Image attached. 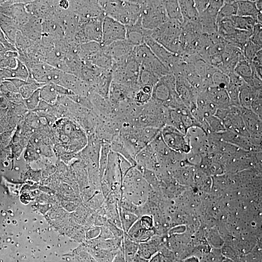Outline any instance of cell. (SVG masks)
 <instances>
[{
  "label": "cell",
  "mask_w": 262,
  "mask_h": 262,
  "mask_svg": "<svg viewBox=\"0 0 262 262\" xmlns=\"http://www.w3.org/2000/svg\"><path fill=\"white\" fill-rule=\"evenodd\" d=\"M215 115L222 121L226 130L250 137L245 127L240 106L229 105L217 109Z\"/></svg>",
  "instance_id": "cell-7"
},
{
  "label": "cell",
  "mask_w": 262,
  "mask_h": 262,
  "mask_svg": "<svg viewBox=\"0 0 262 262\" xmlns=\"http://www.w3.org/2000/svg\"><path fill=\"white\" fill-rule=\"evenodd\" d=\"M141 22L144 29L153 30L168 20L163 0H143Z\"/></svg>",
  "instance_id": "cell-5"
},
{
  "label": "cell",
  "mask_w": 262,
  "mask_h": 262,
  "mask_svg": "<svg viewBox=\"0 0 262 262\" xmlns=\"http://www.w3.org/2000/svg\"><path fill=\"white\" fill-rule=\"evenodd\" d=\"M208 128V133H220L226 130L222 121L215 115L204 117Z\"/></svg>",
  "instance_id": "cell-39"
},
{
  "label": "cell",
  "mask_w": 262,
  "mask_h": 262,
  "mask_svg": "<svg viewBox=\"0 0 262 262\" xmlns=\"http://www.w3.org/2000/svg\"><path fill=\"white\" fill-rule=\"evenodd\" d=\"M19 31L31 40L39 42L43 36L42 20L30 15L29 20L20 28Z\"/></svg>",
  "instance_id": "cell-19"
},
{
  "label": "cell",
  "mask_w": 262,
  "mask_h": 262,
  "mask_svg": "<svg viewBox=\"0 0 262 262\" xmlns=\"http://www.w3.org/2000/svg\"><path fill=\"white\" fill-rule=\"evenodd\" d=\"M141 173L136 169H130L123 176L122 180V193L127 199L138 206L147 200L148 186L147 180L142 178Z\"/></svg>",
  "instance_id": "cell-3"
},
{
  "label": "cell",
  "mask_w": 262,
  "mask_h": 262,
  "mask_svg": "<svg viewBox=\"0 0 262 262\" xmlns=\"http://www.w3.org/2000/svg\"><path fill=\"white\" fill-rule=\"evenodd\" d=\"M68 10L79 17L89 18L105 16L98 0H69Z\"/></svg>",
  "instance_id": "cell-14"
},
{
  "label": "cell",
  "mask_w": 262,
  "mask_h": 262,
  "mask_svg": "<svg viewBox=\"0 0 262 262\" xmlns=\"http://www.w3.org/2000/svg\"><path fill=\"white\" fill-rule=\"evenodd\" d=\"M245 58L243 50L239 47L226 42L222 54V66L220 71L228 76L234 72L238 63Z\"/></svg>",
  "instance_id": "cell-16"
},
{
  "label": "cell",
  "mask_w": 262,
  "mask_h": 262,
  "mask_svg": "<svg viewBox=\"0 0 262 262\" xmlns=\"http://www.w3.org/2000/svg\"><path fill=\"white\" fill-rule=\"evenodd\" d=\"M121 216L124 229L126 232L138 220V216L136 214L124 210L121 212Z\"/></svg>",
  "instance_id": "cell-45"
},
{
  "label": "cell",
  "mask_w": 262,
  "mask_h": 262,
  "mask_svg": "<svg viewBox=\"0 0 262 262\" xmlns=\"http://www.w3.org/2000/svg\"><path fill=\"white\" fill-rule=\"evenodd\" d=\"M163 2L168 19L176 20L183 24V19L178 0H166Z\"/></svg>",
  "instance_id": "cell-31"
},
{
  "label": "cell",
  "mask_w": 262,
  "mask_h": 262,
  "mask_svg": "<svg viewBox=\"0 0 262 262\" xmlns=\"http://www.w3.org/2000/svg\"><path fill=\"white\" fill-rule=\"evenodd\" d=\"M261 49V47L254 44L249 40L244 45L243 52L245 59L251 62L257 52Z\"/></svg>",
  "instance_id": "cell-42"
},
{
  "label": "cell",
  "mask_w": 262,
  "mask_h": 262,
  "mask_svg": "<svg viewBox=\"0 0 262 262\" xmlns=\"http://www.w3.org/2000/svg\"><path fill=\"white\" fill-rule=\"evenodd\" d=\"M222 262H235L231 259L224 257Z\"/></svg>",
  "instance_id": "cell-56"
},
{
  "label": "cell",
  "mask_w": 262,
  "mask_h": 262,
  "mask_svg": "<svg viewBox=\"0 0 262 262\" xmlns=\"http://www.w3.org/2000/svg\"><path fill=\"white\" fill-rule=\"evenodd\" d=\"M143 0H98L104 14L125 26L135 23L139 19Z\"/></svg>",
  "instance_id": "cell-1"
},
{
  "label": "cell",
  "mask_w": 262,
  "mask_h": 262,
  "mask_svg": "<svg viewBox=\"0 0 262 262\" xmlns=\"http://www.w3.org/2000/svg\"><path fill=\"white\" fill-rule=\"evenodd\" d=\"M162 139L172 150L180 154H186L190 151L188 139L175 127L165 125L161 130Z\"/></svg>",
  "instance_id": "cell-9"
},
{
  "label": "cell",
  "mask_w": 262,
  "mask_h": 262,
  "mask_svg": "<svg viewBox=\"0 0 262 262\" xmlns=\"http://www.w3.org/2000/svg\"><path fill=\"white\" fill-rule=\"evenodd\" d=\"M196 167L185 165L180 166L172 171L175 179L181 184H194V173Z\"/></svg>",
  "instance_id": "cell-25"
},
{
  "label": "cell",
  "mask_w": 262,
  "mask_h": 262,
  "mask_svg": "<svg viewBox=\"0 0 262 262\" xmlns=\"http://www.w3.org/2000/svg\"><path fill=\"white\" fill-rule=\"evenodd\" d=\"M205 92L217 109L230 105L229 98L226 89L212 86L208 88Z\"/></svg>",
  "instance_id": "cell-21"
},
{
  "label": "cell",
  "mask_w": 262,
  "mask_h": 262,
  "mask_svg": "<svg viewBox=\"0 0 262 262\" xmlns=\"http://www.w3.org/2000/svg\"><path fill=\"white\" fill-rule=\"evenodd\" d=\"M149 262H163L162 256L160 252L158 251L152 256Z\"/></svg>",
  "instance_id": "cell-53"
},
{
  "label": "cell",
  "mask_w": 262,
  "mask_h": 262,
  "mask_svg": "<svg viewBox=\"0 0 262 262\" xmlns=\"http://www.w3.org/2000/svg\"><path fill=\"white\" fill-rule=\"evenodd\" d=\"M40 101L39 89L34 92L29 98L24 99V102L26 107L29 110H33L36 108Z\"/></svg>",
  "instance_id": "cell-49"
},
{
  "label": "cell",
  "mask_w": 262,
  "mask_h": 262,
  "mask_svg": "<svg viewBox=\"0 0 262 262\" xmlns=\"http://www.w3.org/2000/svg\"><path fill=\"white\" fill-rule=\"evenodd\" d=\"M102 48L101 44L96 42L82 44L79 45V55L82 61H89Z\"/></svg>",
  "instance_id": "cell-28"
},
{
  "label": "cell",
  "mask_w": 262,
  "mask_h": 262,
  "mask_svg": "<svg viewBox=\"0 0 262 262\" xmlns=\"http://www.w3.org/2000/svg\"><path fill=\"white\" fill-rule=\"evenodd\" d=\"M250 110L262 118V91H259L254 99L253 100L251 107Z\"/></svg>",
  "instance_id": "cell-50"
},
{
  "label": "cell",
  "mask_w": 262,
  "mask_h": 262,
  "mask_svg": "<svg viewBox=\"0 0 262 262\" xmlns=\"http://www.w3.org/2000/svg\"><path fill=\"white\" fill-rule=\"evenodd\" d=\"M25 7L30 15L42 20L55 19L59 0H29Z\"/></svg>",
  "instance_id": "cell-10"
},
{
  "label": "cell",
  "mask_w": 262,
  "mask_h": 262,
  "mask_svg": "<svg viewBox=\"0 0 262 262\" xmlns=\"http://www.w3.org/2000/svg\"><path fill=\"white\" fill-rule=\"evenodd\" d=\"M189 144L190 151L204 156L209 153V138L208 133L198 126H193L185 134Z\"/></svg>",
  "instance_id": "cell-12"
},
{
  "label": "cell",
  "mask_w": 262,
  "mask_h": 262,
  "mask_svg": "<svg viewBox=\"0 0 262 262\" xmlns=\"http://www.w3.org/2000/svg\"><path fill=\"white\" fill-rule=\"evenodd\" d=\"M159 79L160 78L150 71L140 67L138 78L140 88L144 86H150L153 87Z\"/></svg>",
  "instance_id": "cell-35"
},
{
  "label": "cell",
  "mask_w": 262,
  "mask_h": 262,
  "mask_svg": "<svg viewBox=\"0 0 262 262\" xmlns=\"http://www.w3.org/2000/svg\"><path fill=\"white\" fill-rule=\"evenodd\" d=\"M262 26L261 24L256 23L251 32L249 40L254 44L262 47Z\"/></svg>",
  "instance_id": "cell-46"
},
{
  "label": "cell",
  "mask_w": 262,
  "mask_h": 262,
  "mask_svg": "<svg viewBox=\"0 0 262 262\" xmlns=\"http://www.w3.org/2000/svg\"><path fill=\"white\" fill-rule=\"evenodd\" d=\"M29 75V71L26 66L17 59L16 66L13 70L12 76L16 79L27 81Z\"/></svg>",
  "instance_id": "cell-43"
},
{
  "label": "cell",
  "mask_w": 262,
  "mask_h": 262,
  "mask_svg": "<svg viewBox=\"0 0 262 262\" xmlns=\"http://www.w3.org/2000/svg\"><path fill=\"white\" fill-rule=\"evenodd\" d=\"M140 224L142 228L147 230L153 229V220L152 216L144 215L139 219Z\"/></svg>",
  "instance_id": "cell-51"
},
{
  "label": "cell",
  "mask_w": 262,
  "mask_h": 262,
  "mask_svg": "<svg viewBox=\"0 0 262 262\" xmlns=\"http://www.w3.org/2000/svg\"><path fill=\"white\" fill-rule=\"evenodd\" d=\"M182 26L181 23L168 19L158 28L149 30V35L169 51L180 55Z\"/></svg>",
  "instance_id": "cell-2"
},
{
  "label": "cell",
  "mask_w": 262,
  "mask_h": 262,
  "mask_svg": "<svg viewBox=\"0 0 262 262\" xmlns=\"http://www.w3.org/2000/svg\"><path fill=\"white\" fill-rule=\"evenodd\" d=\"M134 47L126 39H124L102 46V50L114 61H116L131 54Z\"/></svg>",
  "instance_id": "cell-18"
},
{
  "label": "cell",
  "mask_w": 262,
  "mask_h": 262,
  "mask_svg": "<svg viewBox=\"0 0 262 262\" xmlns=\"http://www.w3.org/2000/svg\"><path fill=\"white\" fill-rule=\"evenodd\" d=\"M45 84L39 83L29 76L27 82L21 86L19 91L20 95L24 99L31 96L34 92L40 89Z\"/></svg>",
  "instance_id": "cell-38"
},
{
  "label": "cell",
  "mask_w": 262,
  "mask_h": 262,
  "mask_svg": "<svg viewBox=\"0 0 262 262\" xmlns=\"http://www.w3.org/2000/svg\"><path fill=\"white\" fill-rule=\"evenodd\" d=\"M144 43L172 74L175 75L179 72L183 63L180 55L169 51L156 42L149 34L145 36Z\"/></svg>",
  "instance_id": "cell-8"
},
{
  "label": "cell",
  "mask_w": 262,
  "mask_h": 262,
  "mask_svg": "<svg viewBox=\"0 0 262 262\" xmlns=\"http://www.w3.org/2000/svg\"><path fill=\"white\" fill-rule=\"evenodd\" d=\"M183 23L187 21H197L199 14L196 8L194 0H178Z\"/></svg>",
  "instance_id": "cell-27"
},
{
  "label": "cell",
  "mask_w": 262,
  "mask_h": 262,
  "mask_svg": "<svg viewBox=\"0 0 262 262\" xmlns=\"http://www.w3.org/2000/svg\"><path fill=\"white\" fill-rule=\"evenodd\" d=\"M89 62L98 68L112 71L114 61L103 51L102 48Z\"/></svg>",
  "instance_id": "cell-34"
},
{
  "label": "cell",
  "mask_w": 262,
  "mask_h": 262,
  "mask_svg": "<svg viewBox=\"0 0 262 262\" xmlns=\"http://www.w3.org/2000/svg\"><path fill=\"white\" fill-rule=\"evenodd\" d=\"M159 249L160 241L152 236L148 240L139 244L137 252L140 257L148 260L158 252Z\"/></svg>",
  "instance_id": "cell-24"
},
{
  "label": "cell",
  "mask_w": 262,
  "mask_h": 262,
  "mask_svg": "<svg viewBox=\"0 0 262 262\" xmlns=\"http://www.w3.org/2000/svg\"><path fill=\"white\" fill-rule=\"evenodd\" d=\"M151 98V95L147 94L141 89H139L135 93L133 97V100L137 106H140L147 103Z\"/></svg>",
  "instance_id": "cell-48"
},
{
  "label": "cell",
  "mask_w": 262,
  "mask_h": 262,
  "mask_svg": "<svg viewBox=\"0 0 262 262\" xmlns=\"http://www.w3.org/2000/svg\"><path fill=\"white\" fill-rule=\"evenodd\" d=\"M126 39L130 43L136 47L144 44L145 36L149 35V30L143 28L141 22V18L133 25L126 26Z\"/></svg>",
  "instance_id": "cell-20"
},
{
  "label": "cell",
  "mask_w": 262,
  "mask_h": 262,
  "mask_svg": "<svg viewBox=\"0 0 262 262\" xmlns=\"http://www.w3.org/2000/svg\"><path fill=\"white\" fill-rule=\"evenodd\" d=\"M234 27L238 30L251 32L257 23L256 19L250 16H240L237 15L229 17Z\"/></svg>",
  "instance_id": "cell-32"
},
{
  "label": "cell",
  "mask_w": 262,
  "mask_h": 262,
  "mask_svg": "<svg viewBox=\"0 0 262 262\" xmlns=\"http://www.w3.org/2000/svg\"><path fill=\"white\" fill-rule=\"evenodd\" d=\"M224 257L220 251L213 250L201 256L200 262H222Z\"/></svg>",
  "instance_id": "cell-47"
},
{
  "label": "cell",
  "mask_w": 262,
  "mask_h": 262,
  "mask_svg": "<svg viewBox=\"0 0 262 262\" xmlns=\"http://www.w3.org/2000/svg\"><path fill=\"white\" fill-rule=\"evenodd\" d=\"M236 0H224L223 4L219 11L217 22L223 19L236 15Z\"/></svg>",
  "instance_id": "cell-37"
},
{
  "label": "cell",
  "mask_w": 262,
  "mask_h": 262,
  "mask_svg": "<svg viewBox=\"0 0 262 262\" xmlns=\"http://www.w3.org/2000/svg\"><path fill=\"white\" fill-rule=\"evenodd\" d=\"M236 15L240 16H250L256 17L260 11L257 9L255 0H236Z\"/></svg>",
  "instance_id": "cell-30"
},
{
  "label": "cell",
  "mask_w": 262,
  "mask_h": 262,
  "mask_svg": "<svg viewBox=\"0 0 262 262\" xmlns=\"http://www.w3.org/2000/svg\"><path fill=\"white\" fill-rule=\"evenodd\" d=\"M213 86L226 89L228 84L229 76L216 68L212 77Z\"/></svg>",
  "instance_id": "cell-41"
},
{
  "label": "cell",
  "mask_w": 262,
  "mask_h": 262,
  "mask_svg": "<svg viewBox=\"0 0 262 262\" xmlns=\"http://www.w3.org/2000/svg\"><path fill=\"white\" fill-rule=\"evenodd\" d=\"M177 93L183 104L190 112L196 109L198 92L181 74L174 75Z\"/></svg>",
  "instance_id": "cell-13"
},
{
  "label": "cell",
  "mask_w": 262,
  "mask_h": 262,
  "mask_svg": "<svg viewBox=\"0 0 262 262\" xmlns=\"http://www.w3.org/2000/svg\"><path fill=\"white\" fill-rule=\"evenodd\" d=\"M234 72L240 77L246 83H247L254 76H258L251 63L246 60L245 58L238 63L234 68Z\"/></svg>",
  "instance_id": "cell-29"
},
{
  "label": "cell",
  "mask_w": 262,
  "mask_h": 262,
  "mask_svg": "<svg viewBox=\"0 0 262 262\" xmlns=\"http://www.w3.org/2000/svg\"><path fill=\"white\" fill-rule=\"evenodd\" d=\"M218 134L222 140L242 150L252 152L262 151V147L257 146L250 137L228 130Z\"/></svg>",
  "instance_id": "cell-17"
},
{
  "label": "cell",
  "mask_w": 262,
  "mask_h": 262,
  "mask_svg": "<svg viewBox=\"0 0 262 262\" xmlns=\"http://www.w3.org/2000/svg\"><path fill=\"white\" fill-rule=\"evenodd\" d=\"M42 31L43 36L49 37L55 41L65 38L64 30L56 20H42Z\"/></svg>",
  "instance_id": "cell-23"
},
{
  "label": "cell",
  "mask_w": 262,
  "mask_h": 262,
  "mask_svg": "<svg viewBox=\"0 0 262 262\" xmlns=\"http://www.w3.org/2000/svg\"><path fill=\"white\" fill-rule=\"evenodd\" d=\"M108 144H103L102 146L99 160V170L100 178L102 179L107 168L108 162V155L110 151Z\"/></svg>",
  "instance_id": "cell-44"
},
{
  "label": "cell",
  "mask_w": 262,
  "mask_h": 262,
  "mask_svg": "<svg viewBox=\"0 0 262 262\" xmlns=\"http://www.w3.org/2000/svg\"><path fill=\"white\" fill-rule=\"evenodd\" d=\"M256 6L260 12H262V2L261 0H255Z\"/></svg>",
  "instance_id": "cell-55"
},
{
  "label": "cell",
  "mask_w": 262,
  "mask_h": 262,
  "mask_svg": "<svg viewBox=\"0 0 262 262\" xmlns=\"http://www.w3.org/2000/svg\"><path fill=\"white\" fill-rule=\"evenodd\" d=\"M262 90H256L251 87L245 82L240 87L239 105L241 107L250 109L251 104L257 93Z\"/></svg>",
  "instance_id": "cell-26"
},
{
  "label": "cell",
  "mask_w": 262,
  "mask_h": 262,
  "mask_svg": "<svg viewBox=\"0 0 262 262\" xmlns=\"http://www.w3.org/2000/svg\"><path fill=\"white\" fill-rule=\"evenodd\" d=\"M104 16L89 18L79 17L74 36V41L78 45L89 42L101 44Z\"/></svg>",
  "instance_id": "cell-4"
},
{
  "label": "cell",
  "mask_w": 262,
  "mask_h": 262,
  "mask_svg": "<svg viewBox=\"0 0 262 262\" xmlns=\"http://www.w3.org/2000/svg\"><path fill=\"white\" fill-rule=\"evenodd\" d=\"M39 95L41 100L50 104L55 103L59 96L50 83L39 89Z\"/></svg>",
  "instance_id": "cell-36"
},
{
  "label": "cell",
  "mask_w": 262,
  "mask_h": 262,
  "mask_svg": "<svg viewBox=\"0 0 262 262\" xmlns=\"http://www.w3.org/2000/svg\"><path fill=\"white\" fill-rule=\"evenodd\" d=\"M133 53L140 67L150 71L159 78L171 73L145 43L135 47Z\"/></svg>",
  "instance_id": "cell-6"
},
{
  "label": "cell",
  "mask_w": 262,
  "mask_h": 262,
  "mask_svg": "<svg viewBox=\"0 0 262 262\" xmlns=\"http://www.w3.org/2000/svg\"><path fill=\"white\" fill-rule=\"evenodd\" d=\"M29 0L16 1L11 7L10 14L12 19L17 24L19 31L29 20L30 15L26 10V4Z\"/></svg>",
  "instance_id": "cell-22"
},
{
  "label": "cell",
  "mask_w": 262,
  "mask_h": 262,
  "mask_svg": "<svg viewBox=\"0 0 262 262\" xmlns=\"http://www.w3.org/2000/svg\"><path fill=\"white\" fill-rule=\"evenodd\" d=\"M194 184L200 190L205 191H209L212 186V180L210 176L202 171L198 167H196Z\"/></svg>",
  "instance_id": "cell-33"
},
{
  "label": "cell",
  "mask_w": 262,
  "mask_h": 262,
  "mask_svg": "<svg viewBox=\"0 0 262 262\" xmlns=\"http://www.w3.org/2000/svg\"><path fill=\"white\" fill-rule=\"evenodd\" d=\"M34 43V42L26 37L19 31L17 32L14 44L18 53L25 52Z\"/></svg>",
  "instance_id": "cell-40"
},
{
  "label": "cell",
  "mask_w": 262,
  "mask_h": 262,
  "mask_svg": "<svg viewBox=\"0 0 262 262\" xmlns=\"http://www.w3.org/2000/svg\"><path fill=\"white\" fill-rule=\"evenodd\" d=\"M182 262H200V261L197 257L191 256L185 258Z\"/></svg>",
  "instance_id": "cell-54"
},
{
  "label": "cell",
  "mask_w": 262,
  "mask_h": 262,
  "mask_svg": "<svg viewBox=\"0 0 262 262\" xmlns=\"http://www.w3.org/2000/svg\"><path fill=\"white\" fill-rule=\"evenodd\" d=\"M210 0H194L196 8L199 15L203 13L207 8Z\"/></svg>",
  "instance_id": "cell-52"
},
{
  "label": "cell",
  "mask_w": 262,
  "mask_h": 262,
  "mask_svg": "<svg viewBox=\"0 0 262 262\" xmlns=\"http://www.w3.org/2000/svg\"><path fill=\"white\" fill-rule=\"evenodd\" d=\"M241 112L245 127L250 138L256 145L262 147V118L250 109L241 107Z\"/></svg>",
  "instance_id": "cell-15"
},
{
  "label": "cell",
  "mask_w": 262,
  "mask_h": 262,
  "mask_svg": "<svg viewBox=\"0 0 262 262\" xmlns=\"http://www.w3.org/2000/svg\"><path fill=\"white\" fill-rule=\"evenodd\" d=\"M126 36V28L125 25L110 17L104 16L102 23V46L124 40Z\"/></svg>",
  "instance_id": "cell-11"
}]
</instances>
